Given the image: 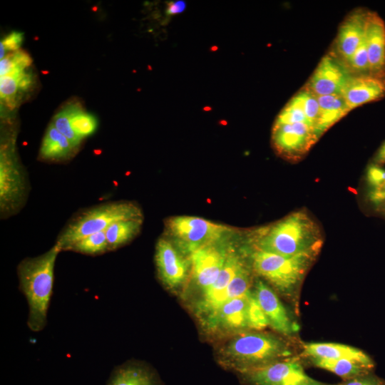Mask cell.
<instances>
[{
	"label": "cell",
	"instance_id": "cell-1",
	"mask_svg": "<svg viewBox=\"0 0 385 385\" xmlns=\"http://www.w3.org/2000/svg\"><path fill=\"white\" fill-rule=\"evenodd\" d=\"M322 243L319 225L304 210L295 211L259 229L255 237L256 249L284 257L317 255Z\"/></svg>",
	"mask_w": 385,
	"mask_h": 385
},
{
	"label": "cell",
	"instance_id": "cell-2",
	"mask_svg": "<svg viewBox=\"0 0 385 385\" xmlns=\"http://www.w3.org/2000/svg\"><path fill=\"white\" fill-rule=\"evenodd\" d=\"M61 251L56 243L41 255L24 259L17 267L19 290L25 296L29 305L27 325L32 332H41L47 324L55 263Z\"/></svg>",
	"mask_w": 385,
	"mask_h": 385
},
{
	"label": "cell",
	"instance_id": "cell-3",
	"mask_svg": "<svg viewBox=\"0 0 385 385\" xmlns=\"http://www.w3.org/2000/svg\"><path fill=\"white\" fill-rule=\"evenodd\" d=\"M220 361L242 374L289 358V345L281 337L262 332H240L221 349Z\"/></svg>",
	"mask_w": 385,
	"mask_h": 385
},
{
	"label": "cell",
	"instance_id": "cell-4",
	"mask_svg": "<svg viewBox=\"0 0 385 385\" xmlns=\"http://www.w3.org/2000/svg\"><path fill=\"white\" fill-rule=\"evenodd\" d=\"M143 218L140 208L131 202H113L98 205L75 216L59 234L56 244L68 250L78 240L105 231L113 223L126 219Z\"/></svg>",
	"mask_w": 385,
	"mask_h": 385
},
{
	"label": "cell",
	"instance_id": "cell-5",
	"mask_svg": "<svg viewBox=\"0 0 385 385\" xmlns=\"http://www.w3.org/2000/svg\"><path fill=\"white\" fill-rule=\"evenodd\" d=\"M315 255L284 257L255 249L252 264L255 272L283 294L294 292L313 262Z\"/></svg>",
	"mask_w": 385,
	"mask_h": 385
},
{
	"label": "cell",
	"instance_id": "cell-6",
	"mask_svg": "<svg viewBox=\"0 0 385 385\" xmlns=\"http://www.w3.org/2000/svg\"><path fill=\"white\" fill-rule=\"evenodd\" d=\"M169 239L183 254L218 242L231 229L225 225L194 216H175L165 221Z\"/></svg>",
	"mask_w": 385,
	"mask_h": 385
},
{
	"label": "cell",
	"instance_id": "cell-7",
	"mask_svg": "<svg viewBox=\"0 0 385 385\" xmlns=\"http://www.w3.org/2000/svg\"><path fill=\"white\" fill-rule=\"evenodd\" d=\"M26 174L9 150H2L0 160V209L3 217L15 214L26 198Z\"/></svg>",
	"mask_w": 385,
	"mask_h": 385
},
{
	"label": "cell",
	"instance_id": "cell-8",
	"mask_svg": "<svg viewBox=\"0 0 385 385\" xmlns=\"http://www.w3.org/2000/svg\"><path fill=\"white\" fill-rule=\"evenodd\" d=\"M240 375L250 385H324L309 376L299 361L290 358Z\"/></svg>",
	"mask_w": 385,
	"mask_h": 385
},
{
	"label": "cell",
	"instance_id": "cell-9",
	"mask_svg": "<svg viewBox=\"0 0 385 385\" xmlns=\"http://www.w3.org/2000/svg\"><path fill=\"white\" fill-rule=\"evenodd\" d=\"M319 139L314 129L304 123H274L272 141L276 151L289 160L302 158Z\"/></svg>",
	"mask_w": 385,
	"mask_h": 385
},
{
	"label": "cell",
	"instance_id": "cell-10",
	"mask_svg": "<svg viewBox=\"0 0 385 385\" xmlns=\"http://www.w3.org/2000/svg\"><path fill=\"white\" fill-rule=\"evenodd\" d=\"M155 262L158 278L168 289L174 290L180 287L187 279L189 262L168 237L158 239L155 246Z\"/></svg>",
	"mask_w": 385,
	"mask_h": 385
},
{
	"label": "cell",
	"instance_id": "cell-11",
	"mask_svg": "<svg viewBox=\"0 0 385 385\" xmlns=\"http://www.w3.org/2000/svg\"><path fill=\"white\" fill-rule=\"evenodd\" d=\"M350 76L347 68L336 56L327 54L319 61L305 88L317 96L341 94Z\"/></svg>",
	"mask_w": 385,
	"mask_h": 385
},
{
	"label": "cell",
	"instance_id": "cell-12",
	"mask_svg": "<svg viewBox=\"0 0 385 385\" xmlns=\"http://www.w3.org/2000/svg\"><path fill=\"white\" fill-rule=\"evenodd\" d=\"M218 243L201 247L190 255L193 279L202 292L217 279L228 255Z\"/></svg>",
	"mask_w": 385,
	"mask_h": 385
},
{
	"label": "cell",
	"instance_id": "cell-13",
	"mask_svg": "<svg viewBox=\"0 0 385 385\" xmlns=\"http://www.w3.org/2000/svg\"><path fill=\"white\" fill-rule=\"evenodd\" d=\"M269 325L277 332L290 336L298 332V324L289 316L287 310L275 292L262 280L258 279L252 289Z\"/></svg>",
	"mask_w": 385,
	"mask_h": 385
},
{
	"label": "cell",
	"instance_id": "cell-14",
	"mask_svg": "<svg viewBox=\"0 0 385 385\" xmlns=\"http://www.w3.org/2000/svg\"><path fill=\"white\" fill-rule=\"evenodd\" d=\"M252 290L246 294L223 303L207 316V326L214 329L238 332L249 329V301Z\"/></svg>",
	"mask_w": 385,
	"mask_h": 385
},
{
	"label": "cell",
	"instance_id": "cell-15",
	"mask_svg": "<svg viewBox=\"0 0 385 385\" xmlns=\"http://www.w3.org/2000/svg\"><path fill=\"white\" fill-rule=\"evenodd\" d=\"M341 95L350 111L385 95V78L371 74L351 76Z\"/></svg>",
	"mask_w": 385,
	"mask_h": 385
},
{
	"label": "cell",
	"instance_id": "cell-16",
	"mask_svg": "<svg viewBox=\"0 0 385 385\" xmlns=\"http://www.w3.org/2000/svg\"><path fill=\"white\" fill-rule=\"evenodd\" d=\"M364 39L369 74L385 78V24L375 12L368 11Z\"/></svg>",
	"mask_w": 385,
	"mask_h": 385
},
{
	"label": "cell",
	"instance_id": "cell-17",
	"mask_svg": "<svg viewBox=\"0 0 385 385\" xmlns=\"http://www.w3.org/2000/svg\"><path fill=\"white\" fill-rule=\"evenodd\" d=\"M368 11L359 9L347 15L339 26L337 51L346 62L364 38Z\"/></svg>",
	"mask_w": 385,
	"mask_h": 385
},
{
	"label": "cell",
	"instance_id": "cell-18",
	"mask_svg": "<svg viewBox=\"0 0 385 385\" xmlns=\"http://www.w3.org/2000/svg\"><path fill=\"white\" fill-rule=\"evenodd\" d=\"M243 262L234 253L228 252L225 262L215 282L203 292L199 309L207 316L223 304L225 291Z\"/></svg>",
	"mask_w": 385,
	"mask_h": 385
},
{
	"label": "cell",
	"instance_id": "cell-19",
	"mask_svg": "<svg viewBox=\"0 0 385 385\" xmlns=\"http://www.w3.org/2000/svg\"><path fill=\"white\" fill-rule=\"evenodd\" d=\"M304 354L309 359H350L373 369L374 363L371 357L361 350L337 343L311 342L303 344Z\"/></svg>",
	"mask_w": 385,
	"mask_h": 385
},
{
	"label": "cell",
	"instance_id": "cell-20",
	"mask_svg": "<svg viewBox=\"0 0 385 385\" xmlns=\"http://www.w3.org/2000/svg\"><path fill=\"white\" fill-rule=\"evenodd\" d=\"M106 385H160L155 372L145 364L128 361L112 371Z\"/></svg>",
	"mask_w": 385,
	"mask_h": 385
},
{
	"label": "cell",
	"instance_id": "cell-21",
	"mask_svg": "<svg viewBox=\"0 0 385 385\" xmlns=\"http://www.w3.org/2000/svg\"><path fill=\"white\" fill-rule=\"evenodd\" d=\"M317 99L319 115L315 132L319 138L332 125L346 115L350 109L341 94L317 96Z\"/></svg>",
	"mask_w": 385,
	"mask_h": 385
},
{
	"label": "cell",
	"instance_id": "cell-22",
	"mask_svg": "<svg viewBox=\"0 0 385 385\" xmlns=\"http://www.w3.org/2000/svg\"><path fill=\"white\" fill-rule=\"evenodd\" d=\"M73 149L69 140L51 123L43 138L39 155L43 160L58 161L71 157Z\"/></svg>",
	"mask_w": 385,
	"mask_h": 385
},
{
	"label": "cell",
	"instance_id": "cell-23",
	"mask_svg": "<svg viewBox=\"0 0 385 385\" xmlns=\"http://www.w3.org/2000/svg\"><path fill=\"white\" fill-rule=\"evenodd\" d=\"M143 218L117 221L106 230L110 250L118 249L132 240L140 232Z\"/></svg>",
	"mask_w": 385,
	"mask_h": 385
},
{
	"label": "cell",
	"instance_id": "cell-24",
	"mask_svg": "<svg viewBox=\"0 0 385 385\" xmlns=\"http://www.w3.org/2000/svg\"><path fill=\"white\" fill-rule=\"evenodd\" d=\"M319 368L333 372L345 379H354L370 374L372 369L356 361L342 359H310Z\"/></svg>",
	"mask_w": 385,
	"mask_h": 385
},
{
	"label": "cell",
	"instance_id": "cell-25",
	"mask_svg": "<svg viewBox=\"0 0 385 385\" xmlns=\"http://www.w3.org/2000/svg\"><path fill=\"white\" fill-rule=\"evenodd\" d=\"M71 127L76 134L82 140L92 135L97 128V120L91 114L83 111L77 105L66 106Z\"/></svg>",
	"mask_w": 385,
	"mask_h": 385
},
{
	"label": "cell",
	"instance_id": "cell-26",
	"mask_svg": "<svg viewBox=\"0 0 385 385\" xmlns=\"http://www.w3.org/2000/svg\"><path fill=\"white\" fill-rule=\"evenodd\" d=\"M68 250L88 255H101L110 251L106 232L101 231L85 237L70 247Z\"/></svg>",
	"mask_w": 385,
	"mask_h": 385
},
{
	"label": "cell",
	"instance_id": "cell-27",
	"mask_svg": "<svg viewBox=\"0 0 385 385\" xmlns=\"http://www.w3.org/2000/svg\"><path fill=\"white\" fill-rule=\"evenodd\" d=\"M251 277L248 269L242 264L230 282L225 295L223 303L246 294L250 292Z\"/></svg>",
	"mask_w": 385,
	"mask_h": 385
},
{
	"label": "cell",
	"instance_id": "cell-28",
	"mask_svg": "<svg viewBox=\"0 0 385 385\" xmlns=\"http://www.w3.org/2000/svg\"><path fill=\"white\" fill-rule=\"evenodd\" d=\"M32 63L31 56L25 51L18 50L7 54L1 59V77L6 75L24 71Z\"/></svg>",
	"mask_w": 385,
	"mask_h": 385
},
{
	"label": "cell",
	"instance_id": "cell-29",
	"mask_svg": "<svg viewBox=\"0 0 385 385\" xmlns=\"http://www.w3.org/2000/svg\"><path fill=\"white\" fill-rule=\"evenodd\" d=\"M297 123H304L312 127L307 120L298 99L294 96L279 113L274 123L292 124Z\"/></svg>",
	"mask_w": 385,
	"mask_h": 385
},
{
	"label": "cell",
	"instance_id": "cell-30",
	"mask_svg": "<svg viewBox=\"0 0 385 385\" xmlns=\"http://www.w3.org/2000/svg\"><path fill=\"white\" fill-rule=\"evenodd\" d=\"M295 97L302 106L310 125L315 130L319 115V105L317 96L307 88H304L295 95Z\"/></svg>",
	"mask_w": 385,
	"mask_h": 385
},
{
	"label": "cell",
	"instance_id": "cell-31",
	"mask_svg": "<svg viewBox=\"0 0 385 385\" xmlns=\"http://www.w3.org/2000/svg\"><path fill=\"white\" fill-rule=\"evenodd\" d=\"M52 124L69 140L74 148L80 145L82 139L76 134L71 127L66 106L54 115Z\"/></svg>",
	"mask_w": 385,
	"mask_h": 385
},
{
	"label": "cell",
	"instance_id": "cell-32",
	"mask_svg": "<svg viewBox=\"0 0 385 385\" xmlns=\"http://www.w3.org/2000/svg\"><path fill=\"white\" fill-rule=\"evenodd\" d=\"M24 71L12 73L1 77V99L5 100L9 106H14L15 96L17 92L19 91H21L19 81L21 74Z\"/></svg>",
	"mask_w": 385,
	"mask_h": 385
},
{
	"label": "cell",
	"instance_id": "cell-33",
	"mask_svg": "<svg viewBox=\"0 0 385 385\" xmlns=\"http://www.w3.org/2000/svg\"><path fill=\"white\" fill-rule=\"evenodd\" d=\"M346 63L347 65L346 67H349L355 72L361 73V74L369 73V58L364 38Z\"/></svg>",
	"mask_w": 385,
	"mask_h": 385
},
{
	"label": "cell",
	"instance_id": "cell-34",
	"mask_svg": "<svg viewBox=\"0 0 385 385\" xmlns=\"http://www.w3.org/2000/svg\"><path fill=\"white\" fill-rule=\"evenodd\" d=\"M268 325V320L252 290L249 301V329L260 330Z\"/></svg>",
	"mask_w": 385,
	"mask_h": 385
},
{
	"label": "cell",
	"instance_id": "cell-35",
	"mask_svg": "<svg viewBox=\"0 0 385 385\" xmlns=\"http://www.w3.org/2000/svg\"><path fill=\"white\" fill-rule=\"evenodd\" d=\"M24 39V34L20 31H12L6 36L0 43L1 59L6 56L7 51H16L20 48Z\"/></svg>",
	"mask_w": 385,
	"mask_h": 385
},
{
	"label": "cell",
	"instance_id": "cell-36",
	"mask_svg": "<svg viewBox=\"0 0 385 385\" xmlns=\"http://www.w3.org/2000/svg\"><path fill=\"white\" fill-rule=\"evenodd\" d=\"M366 180L372 189L376 188L385 181V170L378 165H370L366 171Z\"/></svg>",
	"mask_w": 385,
	"mask_h": 385
},
{
	"label": "cell",
	"instance_id": "cell-37",
	"mask_svg": "<svg viewBox=\"0 0 385 385\" xmlns=\"http://www.w3.org/2000/svg\"><path fill=\"white\" fill-rule=\"evenodd\" d=\"M340 385H385V381L370 374L351 379Z\"/></svg>",
	"mask_w": 385,
	"mask_h": 385
},
{
	"label": "cell",
	"instance_id": "cell-38",
	"mask_svg": "<svg viewBox=\"0 0 385 385\" xmlns=\"http://www.w3.org/2000/svg\"><path fill=\"white\" fill-rule=\"evenodd\" d=\"M369 198L373 203L376 205H381L385 202V181L379 187L370 191Z\"/></svg>",
	"mask_w": 385,
	"mask_h": 385
},
{
	"label": "cell",
	"instance_id": "cell-39",
	"mask_svg": "<svg viewBox=\"0 0 385 385\" xmlns=\"http://www.w3.org/2000/svg\"><path fill=\"white\" fill-rule=\"evenodd\" d=\"M186 7L184 1H174L168 4L166 12L168 15H175L182 13Z\"/></svg>",
	"mask_w": 385,
	"mask_h": 385
},
{
	"label": "cell",
	"instance_id": "cell-40",
	"mask_svg": "<svg viewBox=\"0 0 385 385\" xmlns=\"http://www.w3.org/2000/svg\"><path fill=\"white\" fill-rule=\"evenodd\" d=\"M374 162L376 165H381L385 163V142L378 150L374 157Z\"/></svg>",
	"mask_w": 385,
	"mask_h": 385
},
{
	"label": "cell",
	"instance_id": "cell-41",
	"mask_svg": "<svg viewBox=\"0 0 385 385\" xmlns=\"http://www.w3.org/2000/svg\"><path fill=\"white\" fill-rule=\"evenodd\" d=\"M380 210L381 212L385 215V202L381 204Z\"/></svg>",
	"mask_w": 385,
	"mask_h": 385
}]
</instances>
